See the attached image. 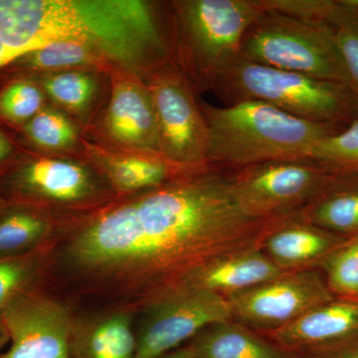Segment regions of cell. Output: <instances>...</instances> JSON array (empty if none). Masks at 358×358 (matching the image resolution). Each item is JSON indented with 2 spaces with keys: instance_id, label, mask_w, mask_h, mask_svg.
<instances>
[{
  "instance_id": "6da1fadb",
  "label": "cell",
  "mask_w": 358,
  "mask_h": 358,
  "mask_svg": "<svg viewBox=\"0 0 358 358\" xmlns=\"http://www.w3.org/2000/svg\"><path fill=\"white\" fill-rule=\"evenodd\" d=\"M231 173L209 166L60 221L38 286L72 313L138 315L209 263L261 249L294 214L250 215Z\"/></svg>"
},
{
  "instance_id": "7a4b0ae2",
  "label": "cell",
  "mask_w": 358,
  "mask_h": 358,
  "mask_svg": "<svg viewBox=\"0 0 358 358\" xmlns=\"http://www.w3.org/2000/svg\"><path fill=\"white\" fill-rule=\"evenodd\" d=\"M0 40L21 56L79 42L141 77L173 59L157 1L0 0Z\"/></svg>"
},
{
  "instance_id": "3957f363",
  "label": "cell",
  "mask_w": 358,
  "mask_h": 358,
  "mask_svg": "<svg viewBox=\"0 0 358 358\" xmlns=\"http://www.w3.org/2000/svg\"><path fill=\"white\" fill-rule=\"evenodd\" d=\"M199 105L208 126V164L230 171L273 160H308L320 141L345 128L300 119L261 101Z\"/></svg>"
},
{
  "instance_id": "277c9868",
  "label": "cell",
  "mask_w": 358,
  "mask_h": 358,
  "mask_svg": "<svg viewBox=\"0 0 358 358\" xmlns=\"http://www.w3.org/2000/svg\"><path fill=\"white\" fill-rule=\"evenodd\" d=\"M169 50L197 95L213 91L238 58L245 32L262 13L259 0L159 1Z\"/></svg>"
},
{
  "instance_id": "5b68a950",
  "label": "cell",
  "mask_w": 358,
  "mask_h": 358,
  "mask_svg": "<svg viewBox=\"0 0 358 358\" xmlns=\"http://www.w3.org/2000/svg\"><path fill=\"white\" fill-rule=\"evenodd\" d=\"M212 92L227 105L261 101L310 122L346 127L358 119V102L348 87L240 57Z\"/></svg>"
},
{
  "instance_id": "8992f818",
  "label": "cell",
  "mask_w": 358,
  "mask_h": 358,
  "mask_svg": "<svg viewBox=\"0 0 358 358\" xmlns=\"http://www.w3.org/2000/svg\"><path fill=\"white\" fill-rule=\"evenodd\" d=\"M259 2L262 13L245 32L240 58L350 89V80L331 26L322 21L280 13Z\"/></svg>"
},
{
  "instance_id": "52a82bcc",
  "label": "cell",
  "mask_w": 358,
  "mask_h": 358,
  "mask_svg": "<svg viewBox=\"0 0 358 358\" xmlns=\"http://www.w3.org/2000/svg\"><path fill=\"white\" fill-rule=\"evenodd\" d=\"M11 205L28 207L56 222L88 213L117 197L109 183L85 159L37 154L10 179Z\"/></svg>"
},
{
  "instance_id": "ba28073f",
  "label": "cell",
  "mask_w": 358,
  "mask_h": 358,
  "mask_svg": "<svg viewBox=\"0 0 358 358\" xmlns=\"http://www.w3.org/2000/svg\"><path fill=\"white\" fill-rule=\"evenodd\" d=\"M357 178L312 160H273L231 173L238 202L250 215L260 218L300 212Z\"/></svg>"
},
{
  "instance_id": "9c48e42d",
  "label": "cell",
  "mask_w": 358,
  "mask_h": 358,
  "mask_svg": "<svg viewBox=\"0 0 358 358\" xmlns=\"http://www.w3.org/2000/svg\"><path fill=\"white\" fill-rule=\"evenodd\" d=\"M157 119L159 152L185 169L197 171L210 166L208 126L196 92L173 60L145 73Z\"/></svg>"
},
{
  "instance_id": "30bf717a",
  "label": "cell",
  "mask_w": 358,
  "mask_h": 358,
  "mask_svg": "<svg viewBox=\"0 0 358 358\" xmlns=\"http://www.w3.org/2000/svg\"><path fill=\"white\" fill-rule=\"evenodd\" d=\"M136 358H162L192 341L205 327L232 320L222 296L204 289H183L136 315Z\"/></svg>"
},
{
  "instance_id": "8fae6325",
  "label": "cell",
  "mask_w": 358,
  "mask_h": 358,
  "mask_svg": "<svg viewBox=\"0 0 358 358\" xmlns=\"http://www.w3.org/2000/svg\"><path fill=\"white\" fill-rule=\"evenodd\" d=\"M225 299L232 320L266 334L286 326L310 308L334 300V296L317 270H303L284 272Z\"/></svg>"
},
{
  "instance_id": "7c38bea8",
  "label": "cell",
  "mask_w": 358,
  "mask_h": 358,
  "mask_svg": "<svg viewBox=\"0 0 358 358\" xmlns=\"http://www.w3.org/2000/svg\"><path fill=\"white\" fill-rule=\"evenodd\" d=\"M109 81L107 101L84 138L110 148L159 152L154 103L143 78L115 67Z\"/></svg>"
},
{
  "instance_id": "4fadbf2b",
  "label": "cell",
  "mask_w": 358,
  "mask_h": 358,
  "mask_svg": "<svg viewBox=\"0 0 358 358\" xmlns=\"http://www.w3.org/2000/svg\"><path fill=\"white\" fill-rule=\"evenodd\" d=\"M10 346L0 358H69L73 313L38 285L2 308Z\"/></svg>"
},
{
  "instance_id": "5bb4252c",
  "label": "cell",
  "mask_w": 358,
  "mask_h": 358,
  "mask_svg": "<svg viewBox=\"0 0 358 358\" xmlns=\"http://www.w3.org/2000/svg\"><path fill=\"white\" fill-rule=\"evenodd\" d=\"M83 147L84 159L107 180L117 196L152 189L193 171L159 152L110 148L86 138Z\"/></svg>"
},
{
  "instance_id": "9a60e30c",
  "label": "cell",
  "mask_w": 358,
  "mask_h": 358,
  "mask_svg": "<svg viewBox=\"0 0 358 358\" xmlns=\"http://www.w3.org/2000/svg\"><path fill=\"white\" fill-rule=\"evenodd\" d=\"M38 85L49 105L60 110L83 131L100 115L109 93V73L75 69L28 75Z\"/></svg>"
},
{
  "instance_id": "2e32d148",
  "label": "cell",
  "mask_w": 358,
  "mask_h": 358,
  "mask_svg": "<svg viewBox=\"0 0 358 358\" xmlns=\"http://www.w3.org/2000/svg\"><path fill=\"white\" fill-rule=\"evenodd\" d=\"M136 320L122 310L73 313L69 358H136Z\"/></svg>"
},
{
  "instance_id": "e0dca14e",
  "label": "cell",
  "mask_w": 358,
  "mask_h": 358,
  "mask_svg": "<svg viewBox=\"0 0 358 358\" xmlns=\"http://www.w3.org/2000/svg\"><path fill=\"white\" fill-rule=\"evenodd\" d=\"M358 334V300L341 299L322 303L286 326L262 334L289 352H300Z\"/></svg>"
},
{
  "instance_id": "ac0fdd59",
  "label": "cell",
  "mask_w": 358,
  "mask_h": 358,
  "mask_svg": "<svg viewBox=\"0 0 358 358\" xmlns=\"http://www.w3.org/2000/svg\"><path fill=\"white\" fill-rule=\"evenodd\" d=\"M300 212L268 235L261 247L275 266L288 272L317 270L348 240L307 222Z\"/></svg>"
},
{
  "instance_id": "d6986e66",
  "label": "cell",
  "mask_w": 358,
  "mask_h": 358,
  "mask_svg": "<svg viewBox=\"0 0 358 358\" xmlns=\"http://www.w3.org/2000/svg\"><path fill=\"white\" fill-rule=\"evenodd\" d=\"M284 272L288 271L275 266L262 250H249L209 263L190 275L176 292L204 289L227 298L274 279Z\"/></svg>"
},
{
  "instance_id": "ffe728a7",
  "label": "cell",
  "mask_w": 358,
  "mask_h": 358,
  "mask_svg": "<svg viewBox=\"0 0 358 358\" xmlns=\"http://www.w3.org/2000/svg\"><path fill=\"white\" fill-rule=\"evenodd\" d=\"M187 343L194 358H296L293 352L232 320L205 327Z\"/></svg>"
},
{
  "instance_id": "44dd1931",
  "label": "cell",
  "mask_w": 358,
  "mask_h": 358,
  "mask_svg": "<svg viewBox=\"0 0 358 358\" xmlns=\"http://www.w3.org/2000/svg\"><path fill=\"white\" fill-rule=\"evenodd\" d=\"M299 13L308 20L322 21L333 28L334 38L358 102V10L345 0H301Z\"/></svg>"
},
{
  "instance_id": "7402d4cb",
  "label": "cell",
  "mask_w": 358,
  "mask_h": 358,
  "mask_svg": "<svg viewBox=\"0 0 358 358\" xmlns=\"http://www.w3.org/2000/svg\"><path fill=\"white\" fill-rule=\"evenodd\" d=\"M22 131L38 154L84 159L83 131L49 103L26 122Z\"/></svg>"
},
{
  "instance_id": "603a6c76",
  "label": "cell",
  "mask_w": 358,
  "mask_h": 358,
  "mask_svg": "<svg viewBox=\"0 0 358 358\" xmlns=\"http://www.w3.org/2000/svg\"><path fill=\"white\" fill-rule=\"evenodd\" d=\"M20 63L29 75L75 69H95L110 73L120 67L102 52L79 42H53L21 56Z\"/></svg>"
},
{
  "instance_id": "cb8c5ba5",
  "label": "cell",
  "mask_w": 358,
  "mask_h": 358,
  "mask_svg": "<svg viewBox=\"0 0 358 358\" xmlns=\"http://www.w3.org/2000/svg\"><path fill=\"white\" fill-rule=\"evenodd\" d=\"M56 225L55 219L43 212L10 204L0 216V257L38 248L53 237Z\"/></svg>"
},
{
  "instance_id": "d4e9b609",
  "label": "cell",
  "mask_w": 358,
  "mask_h": 358,
  "mask_svg": "<svg viewBox=\"0 0 358 358\" xmlns=\"http://www.w3.org/2000/svg\"><path fill=\"white\" fill-rule=\"evenodd\" d=\"M307 222L341 234L358 233V186L355 183L327 193L300 212Z\"/></svg>"
},
{
  "instance_id": "484cf974",
  "label": "cell",
  "mask_w": 358,
  "mask_h": 358,
  "mask_svg": "<svg viewBox=\"0 0 358 358\" xmlns=\"http://www.w3.org/2000/svg\"><path fill=\"white\" fill-rule=\"evenodd\" d=\"M47 242L26 253L0 257V312L17 294L41 281Z\"/></svg>"
},
{
  "instance_id": "4316f807",
  "label": "cell",
  "mask_w": 358,
  "mask_h": 358,
  "mask_svg": "<svg viewBox=\"0 0 358 358\" xmlns=\"http://www.w3.org/2000/svg\"><path fill=\"white\" fill-rule=\"evenodd\" d=\"M48 105L43 91L30 77L18 78L0 91V117L24 126Z\"/></svg>"
},
{
  "instance_id": "83f0119b",
  "label": "cell",
  "mask_w": 358,
  "mask_h": 358,
  "mask_svg": "<svg viewBox=\"0 0 358 358\" xmlns=\"http://www.w3.org/2000/svg\"><path fill=\"white\" fill-rule=\"evenodd\" d=\"M308 160L336 173L358 176V119L338 133L320 141Z\"/></svg>"
},
{
  "instance_id": "f1b7e54d",
  "label": "cell",
  "mask_w": 358,
  "mask_h": 358,
  "mask_svg": "<svg viewBox=\"0 0 358 358\" xmlns=\"http://www.w3.org/2000/svg\"><path fill=\"white\" fill-rule=\"evenodd\" d=\"M327 275L331 293L358 300V236L350 238L320 266Z\"/></svg>"
},
{
  "instance_id": "f546056e",
  "label": "cell",
  "mask_w": 358,
  "mask_h": 358,
  "mask_svg": "<svg viewBox=\"0 0 358 358\" xmlns=\"http://www.w3.org/2000/svg\"><path fill=\"white\" fill-rule=\"evenodd\" d=\"M293 353L296 358H358V334L329 345Z\"/></svg>"
},
{
  "instance_id": "4dcf8cb0",
  "label": "cell",
  "mask_w": 358,
  "mask_h": 358,
  "mask_svg": "<svg viewBox=\"0 0 358 358\" xmlns=\"http://www.w3.org/2000/svg\"><path fill=\"white\" fill-rule=\"evenodd\" d=\"M21 55L13 49L8 48L3 42L0 40V68L10 65L14 61L20 58Z\"/></svg>"
},
{
  "instance_id": "1f68e13d",
  "label": "cell",
  "mask_w": 358,
  "mask_h": 358,
  "mask_svg": "<svg viewBox=\"0 0 358 358\" xmlns=\"http://www.w3.org/2000/svg\"><path fill=\"white\" fill-rule=\"evenodd\" d=\"M13 154V145L6 136L0 131V166L6 164Z\"/></svg>"
},
{
  "instance_id": "d6a6232c",
  "label": "cell",
  "mask_w": 358,
  "mask_h": 358,
  "mask_svg": "<svg viewBox=\"0 0 358 358\" xmlns=\"http://www.w3.org/2000/svg\"><path fill=\"white\" fill-rule=\"evenodd\" d=\"M162 358H194V357H193L192 348L186 343L185 345L176 348L173 352L167 353Z\"/></svg>"
},
{
  "instance_id": "836d02e7",
  "label": "cell",
  "mask_w": 358,
  "mask_h": 358,
  "mask_svg": "<svg viewBox=\"0 0 358 358\" xmlns=\"http://www.w3.org/2000/svg\"><path fill=\"white\" fill-rule=\"evenodd\" d=\"M9 341L8 333H7L6 327L4 326L3 320H2L1 313H0V352H1L3 346Z\"/></svg>"
},
{
  "instance_id": "e575fe53",
  "label": "cell",
  "mask_w": 358,
  "mask_h": 358,
  "mask_svg": "<svg viewBox=\"0 0 358 358\" xmlns=\"http://www.w3.org/2000/svg\"><path fill=\"white\" fill-rule=\"evenodd\" d=\"M9 206H10V203H9L8 200L0 197V216L6 211Z\"/></svg>"
}]
</instances>
